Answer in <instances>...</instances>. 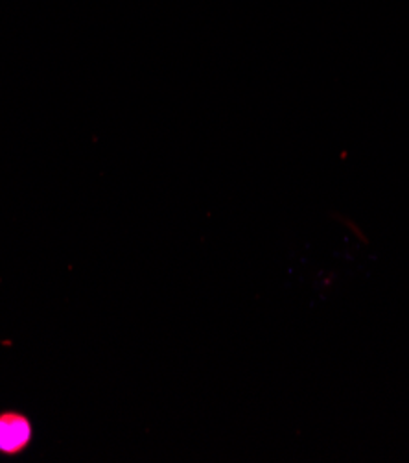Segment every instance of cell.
Masks as SVG:
<instances>
[{"label": "cell", "instance_id": "cell-1", "mask_svg": "<svg viewBox=\"0 0 409 463\" xmlns=\"http://www.w3.org/2000/svg\"><path fill=\"white\" fill-rule=\"evenodd\" d=\"M30 439V425L17 413H6L0 418V450L17 452Z\"/></svg>", "mask_w": 409, "mask_h": 463}]
</instances>
